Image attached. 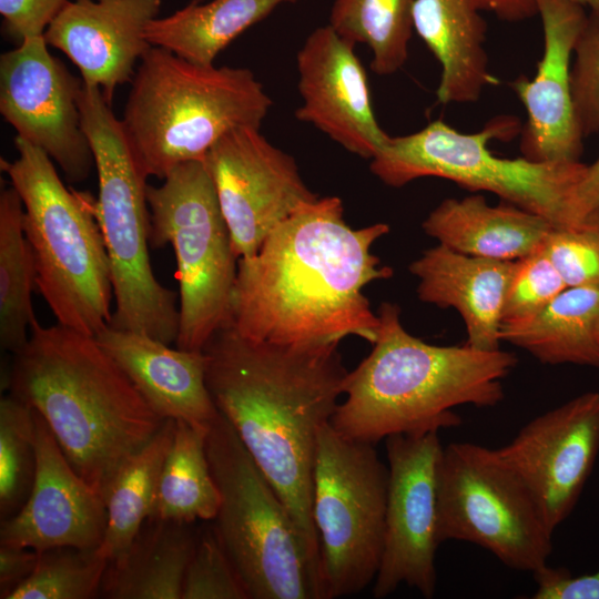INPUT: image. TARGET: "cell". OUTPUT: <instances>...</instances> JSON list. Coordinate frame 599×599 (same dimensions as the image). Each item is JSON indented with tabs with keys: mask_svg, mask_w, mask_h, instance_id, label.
Instances as JSON below:
<instances>
[{
	"mask_svg": "<svg viewBox=\"0 0 599 599\" xmlns=\"http://www.w3.org/2000/svg\"><path fill=\"white\" fill-rule=\"evenodd\" d=\"M386 223L354 229L338 196L302 204L237 262L232 327L282 345L338 344L357 336L372 345L379 317L364 288L393 275L372 252Z\"/></svg>",
	"mask_w": 599,
	"mask_h": 599,
	"instance_id": "6da1fadb",
	"label": "cell"
},
{
	"mask_svg": "<svg viewBox=\"0 0 599 599\" xmlns=\"http://www.w3.org/2000/svg\"><path fill=\"white\" fill-rule=\"evenodd\" d=\"M203 352L210 395L284 501L306 554L316 598L319 546L312 517L313 468L319 429L331 423L348 373L338 344L253 341L230 326L216 332Z\"/></svg>",
	"mask_w": 599,
	"mask_h": 599,
	"instance_id": "7a4b0ae2",
	"label": "cell"
},
{
	"mask_svg": "<svg viewBox=\"0 0 599 599\" xmlns=\"http://www.w3.org/2000/svg\"><path fill=\"white\" fill-rule=\"evenodd\" d=\"M7 384L42 416L70 465L102 498L165 422L94 336L37 318L13 354Z\"/></svg>",
	"mask_w": 599,
	"mask_h": 599,
	"instance_id": "3957f363",
	"label": "cell"
},
{
	"mask_svg": "<svg viewBox=\"0 0 599 599\" xmlns=\"http://www.w3.org/2000/svg\"><path fill=\"white\" fill-rule=\"evenodd\" d=\"M378 334L370 353L347 373L331 419L342 435L370 444L396 434L457 427L460 405L494 407L505 396L502 378L515 354L464 344L438 346L408 333L397 304L378 308Z\"/></svg>",
	"mask_w": 599,
	"mask_h": 599,
	"instance_id": "277c9868",
	"label": "cell"
},
{
	"mask_svg": "<svg viewBox=\"0 0 599 599\" xmlns=\"http://www.w3.org/2000/svg\"><path fill=\"white\" fill-rule=\"evenodd\" d=\"M272 103L246 68L197 64L152 45L133 75L121 123L142 172L163 180L175 166L203 160L227 133L261 128Z\"/></svg>",
	"mask_w": 599,
	"mask_h": 599,
	"instance_id": "5b68a950",
	"label": "cell"
},
{
	"mask_svg": "<svg viewBox=\"0 0 599 599\" xmlns=\"http://www.w3.org/2000/svg\"><path fill=\"white\" fill-rule=\"evenodd\" d=\"M18 158L1 170L18 192L35 284L58 324L95 336L111 322L110 260L95 202L67 189L53 161L16 136Z\"/></svg>",
	"mask_w": 599,
	"mask_h": 599,
	"instance_id": "8992f818",
	"label": "cell"
},
{
	"mask_svg": "<svg viewBox=\"0 0 599 599\" xmlns=\"http://www.w3.org/2000/svg\"><path fill=\"white\" fill-rule=\"evenodd\" d=\"M78 102L98 174L94 210L111 267L115 308L109 326L171 345L177 338L180 314L176 294L151 267L148 177L102 91L82 81Z\"/></svg>",
	"mask_w": 599,
	"mask_h": 599,
	"instance_id": "52a82bcc",
	"label": "cell"
},
{
	"mask_svg": "<svg viewBox=\"0 0 599 599\" xmlns=\"http://www.w3.org/2000/svg\"><path fill=\"white\" fill-rule=\"evenodd\" d=\"M520 131L519 121L508 115L490 120L476 133L436 120L414 133L389 136L369 169L388 186L428 176L446 179L470 191L494 193L554 226H573V192L587 165L500 158L489 150L490 140H510Z\"/></svg>",
	"mask_w": 599,
	"mask_h": 599,
	"instance_id": "ba28073f",
	"label": "cell"
},
{
	"mask_svg": "<svg viewBox=\"0 0 599 599\" xmlns=\"http://www.w3.org/2000/svg\"><path fill=\"white\" fill-rule=\"evenodd\" d=\"M150 243L170 244L179 281L180 349L203 352L232 326L237 262L231 234L204 160L182 163L159 186L148 185Z\"/></svg>",
	"mask_w": 599,
	"mask_h": 599,
	"instance_id": "9c48e42d",
	"label": "cell"
},
{
	"mask_svg": "<svg viewBox=\"0 0 599 599\" xmlns=\"http://www.w3.org/2000/svg\"><path fill=\"white\" fill-rule=\"evenodd\" d=\"M206 454L221 494L214 530L250 598H314L306 554L284 501L220 412Z\"/></svg>",
	"mask_w": 599,
	"mask_h": 599,
	"instance_id": "30bf717a",
	"label": "cell"
},
{
	"mask_svg": "<svg viewBox=\"0 0 599 599\" xmlns=\"http://www.w3.org/2000/svg\"><path fill=\"white\" fill-rule=\"evenodd\" d=\"M388 467L374 444L318 433L312 517L318 537L316 599L356 595L376 578L385 537Z\"/></svg>",
	"mask_w": 599,
	"mask_h": 599,
	"instance_id": "8fae6325",
	"label": "cell"
},
{
	"mask_svg": "<svg viewBox=\"0 0 599 599\" xmlns=\"http://www.w3.org/2000/svg\"><path fill=\"white\" fill-rule=\"evenodd\" d=\"M437 510L440 544H475L511 569L534 572L552 551L554 531L497 449L474 443L444 447Z\"/></svg>",
	"mask_w": 599,
	"mask_h": 599,
	"instance_id": "7c38bea8",
	"label": "cell"
},
{
	"mask_svg": "<svg viewBox=\"0 0 599 599\" xmlns=\"http://www.w3.org/2000/svg\"><path fill=\"white\" fill-rule=\"evenodd\" d=\"M388 488L384 549L373 595L385 598L402 583L425 598L436 591L438 469L444 446L438 432L385 438Z\"/></svg>",
	"mask_w": 599,
	"mask_h": 599,
	"instance_id": "4fadbf2b",
	"label": "cell"
},
{
	"mask_svg": "<svg viewBox=\"0 0 599 599\" xmlns=\"http://www.w3.org/2000/svg\"><path fill=\"white\" fill-rule=\"evenodd\" d=\"M81 87L49 52L43 35L1 54L0 113L17 136L41 149L70 183L83 182L94 166L78 102Z\"/></svg>",
	"mask_w": 599,
	"mask_h": 599,
	"instance_id": "5bb4252c",
	"label": "cell"
},
{
	"mask_svg": "<svg viewBox=\"0 0 599 599\" xmlns=\"http://www.w3.org/2000/svg\"><path fill=\"white\" fill-rule=\"evenodd\" d=\"M203 160L237 258L253 256L275 226L318 197L294 158L268 142L260 128L227 133Z\"/></svg>",
	"mask_w": 599,
	"mask_h": 599,
	"instance_id": "9a60e30c",
	"label": "cell"
},
{
	"mask_svg": "<svg viewBox=\"0 0 599 599\" xmlns=\"http://www.w3.org/2000/svg\"><path fill=\"white\" fill-rule=\"evenodd\" d=\"M497 451L555 531L576 507L599 455V393L581 394L537 416Z\"/></svg>",
	"mask_w": 599,
	"mask_h": 599,
	"instance_id": "2e32d148",
	"label": "cell"
},
{
	"mask_svg": "<svg viewBox=\"0 0 599 599\" xmlns=\"http://www.w3.org/2000/svg\"><path fill=\"white\" fill-rule=\"evenodd\" d=\"M354 48L329 24L308 34L296 57L302 104L295 116L370 160L389 135L376 120L367 75Z\"/></svg>",
	"mask_w": 599,
	"mask_h": 599,
	"instance_id": "e0dca14e",
	"label": "cell"
},
{
	"mask_svg": "<svg viewBox=\"0 0 599 599\" xmlns=\"http://www.w3.org/2000/svg\"><path fill=\"white\" fill-rule=\"evenodd\" d=\"M33 417L34 481L23 506L1 521L0 544L29 548L39 554L65 546L97 549L106 526L105 502L73 469L35 409Z\"/></svg>",
	"mask_w": 599,
	"mask_h": 599,
	"instance_id": "ac0fdd59",
	"label": "cell"
},
{
	"mask_svg": "<svg viewBox=\"0 0 599 599\" xmlns=\"http://www.w3.org/2000/svg\"><path fill=\"white\" fill-rule=\"evenodd\" d=\"M544 29V53L532 79L512 89L527 111L520 131L522 156L536 162H576L582 152L571 94L570 59L587 16L571 0H536Z\"/></svg>",
	"mask_w": 599,
	"mask_h": 599,
	"instance_id": "d6986e66",
	"label": "cell"
},
{
	"mask_svg": "<svg viewBox=\"0 0 599 599\" xmlns=\"http://www.w3.org/2000/svg\"><path fill=\"white\" fill-rule=\"evenodd\" d=\"M160 7L161 0H68L43 37L112 104L116 87L132 81L152 47L144 31Z\"/></svg>",
	"mask_w": 599,
	"mask_h": 599,
	"instance_id": "ffe728a7",
	"label": "cell"
},
{
	"mask_svg": "<svg viewBox=\"0 0 599 599\" xmlns=\"http://www.w3.org/2000/svg\"><path fill=\"white\" fill-rule=\"evenodd\" d=\"M94 337L161 418L210 426L219 415L206 386L204 352L111 326Z\"/></svg>",
	"mask_w": 599,
	"mask_h": 599,
	"instance_id": "44dd1931",
	"label": "cell"
},
{
	"mask_svg": "<svg viewBox=\"0 0 599 599\" xmlns=\"http://www.w3.org/2000/svg\"><path fill=\"white\" fill-rule=\"evenodd\" d=\"M516 261L467 255L443 244L409 265L422 302L454 308L463 317L467 341L483 351L499 349L502 308Z\"/></svg>",
	"mask_w": 599,
	"mask_h": 599,
	"instance_id": "7402d4cb",
	"label": "cell"
},
{
	"mask_svg": "<svg viewBox=\"0 0 599 599\" xmlns=\"http://www.w3.org/2000/svg\"><path fill=\"white\" fill-rule=\"evenodd\" d=\"M476 0H415L414 31L440 65L439 103L476 102L496 79L485 50L487 23Z\"/></svg>",
	"mask_w": 599,
	"mask_h": 599,
	"instance_id": "603a6c76",
	"label": "cell"
},
{
	"mask_svg": "<svg viewBox=\"0 0 599 599\" xmlns=\"http://www.w3.org/2000/svg\"><path fill=\"white\" fill-rule=\"evenodd\" d=\"M554 225L545 217L505 203L490 205L480 194L446 199L424 220V232L467 255L517 261L535 252Z\"/></svg>",
	"mask_w": 599,
	"mask_h": 599,
	"instance_id": "cb8c5ba5",
	"label": "cell"
},
{
	"mask_svg": "<svg viewBox=\"0 0 599 599\" xmlns=\"http://www.w3.org/2000/svg\"><path fill=\"white\" fill-rule=\"evenodd\" d=\"M196 539L190 524L146 520L130 548L109 562L100 595L109 599H182Z\"/></svg>",
	"mask_w": 599,
	"mask_h": 599,
	"instance_id": "d4e9b609",
	"label": "cell"
},
{
	"mask_svg": "<svg viewBox=\"0 0 599 599\" xmlns=\"http://www.w3.org/2000/svg\"><path fill=\"white\" fill-rule=\"evenodd\" d=\"M500 338L542 364L599 367V286L565 288L537 314L502 323Z\"/></svg>",
	"mask_w": 599,
	"mask_h": 599,
	"instance_id": "484cf974",
	"label": "cell"
},
{
	"mask_svg": "<svg viewBox=\"0 0 599 599\" xmlns=\"http://www.w3.org/2000/svg\"><path fill=\"white\" fill-rule=\"evenodd\" d=\"M301 0H211L191 2L165 18L149 22L144 35L153 47L190 62L214 64L236 37L265 19L278 6Z\"/></svg>",
	"mask_w": 599,
	"mask_h": 599,
	"instance_id": "4316f807",
	"label": "cell"
},
{
	"mask_svg": "<svg viewBox=\"0 0 599 599\" xmlns=\"http://www.w3.org/2000/svg\"><path fill=\"white\" fill-rule=\"evenodd\" d=\"M210 426L175 420L148 520L191 524L214 520L221 494L210 468L206 438Z\"/></svg>",
	"mask_w": 599,
	"mask_h": 599,
	"instance_id": "83f0119b",
	"label": "cell"
},
{
	"mask_svg": "<svg viewBox=\"0 0 599 599\" xmlns=\"http://www.w3.org/2000/svg\"><path fill=\"white\" fill-rule=\"evenodd\" d=\"M174 432L175 420L165 419L150 441L122 465L110 484L103 498L105 531L97 548L106 561L121 557L149 519Z\"/></svg>",
	"mask_w": 599,
	"mask_h": 599,
	"instance_id": "f1b7e54d",
	"label": "cell"
},
{
	"mask_svg": "<svg viewBox=\"0 0 599 599\" xmlns=\"http://www.w3.org/2000/svg\"><path fill=\"white\" fill-rule=\"evenodd\" d=\"M23 205L14 187L0 194V344L12 354L29 339L35 319L33 255L23 230Z\"/></svg>",
	"mask_w": 599,
	"mask_h": 599,
	"instance_id": "f546056e",
	"label": "cell"
},
{
	"mask_svg": "<svg viewBox=\"0 0 599 599\" xmlns=\"http://www.w3.org/2000/svg\"><path fill=\"white\" fill-rule=\"evenodd\" d=\"M415 0H334L328 24L347 42L366 44L370 68L392 75L408 59Z\"/></svg>",
	"mask_w": 599,
	"mask_h": 599,
	"instance_id": "4dcf8cb0",
	"label": "cell"
},
{
	"mask_svg": "<svg viewBox=\"0 0 599 599\" xmlns=\"http://www.w3.org/2000/svg\"><path fill=\"white\" fill-rule=\"evenodd\" d=\"M37 468L33 409L9 394L0 400V517L13 516L30 495Z\"/></svg>",
	"mask_w": 599,
	"mask_h": 599,
	"instance_id": "1f68e13d",
	"label": "cell"
},
{
	"mask_svg": "<svg viewBox=\"0 0 599 599\" xmlns=\"http://www.w3.org/2000/svg\"><path fill=\"white\" fill-rule=\"evenodd\" d=\"M109 561L97 549L55 547L39 554L32 573L7 599H91Z\"/></svg>",
	"mask_w": 599,
	"mask_h": 599,
	"instance_id": "d6a6232c",
	"label": "cell"
},
{
	"mask_svg": "<svg viewBox=\"0 0 599 599\" xmlns=\"http://www.w3.org/2000/svg\"><path fill=\"white\" fill-rule=\"evenodd\" d=\"M568 287L599 286V222L593 214L573 226H554L540 244Z\"/></svg>",
	"mask_w": 599,
	"mask_h": 599,
	"instance_id": "836d02e7",
	"label": "cell"
},
{
	"mask_svg": "<svg viewBox=\"0 0 599 599\" xmlns=\"http://www.w3.org/2000/svg\"><path fill=\"white\" fill-rule=\"evenodd\" d=\"M182 599H250L214 528L196 539L185 571Z\"/></svg>",
	"mask_w": 599,
	"mask_h": 599,
	"instance_id": "e575fe53",
	"label": "cell"
},
{
	"mask_svg": "<svg viewBox=\"0 0 599 599\" xmlns=\"http://www.w3.org/2000/svg\"><path fill=\"white\" fill-rule=\"evenodd\" d=\"M567 287L539 246L515 263L504 303L502 323L537 314Z\"/></svg>",
	"mask_w": 599,
	"mask_h": 599,
	"instance_id": "d590c367",
	"label": "cell"
},
{
	"mask_svg": "<svg viewBox=\"0 0 599 599\" xmlns=\"http://www.w3.org/2000/svg\"><path fill=\"white\" fill-rule=\"evenodd\" d=\"M571 94L583 136L599 131V12L591 11L575 47Z\"/></svg>",
	"mask_w": 599,
	"mask_h": 599,
	"instance_id": "8d00e7d4",
	"label": "cell"
},
{
	"mask_svg": "<svg viewBox=\"0 0 599 599\" xmlns=\"http://www.w3.org/2000/svg\"><path fill=\"white\" fill-rule=\"evenodd\" d=\"M68 0H0L6 32L20 43L41 37Z\"/></svg>",
	"mask_w": 599,
	"mask_h": 599,
	"instance_id": "74e56055",
	"label": "cell"
},
{
	"mask_svg": "<svg viewBox=\"0 0 599 599\" xmlns=\"http://www.w3.org/2000/svg\"><path fill=\"white\" fill-rule=\"evenodd\" d=\"M532 575L534 599H599V571L575 577L567 568L546 564Z\"/></svg>",
	"mask_w": 599,
	"mask_h": 599,
	"instance_id": "f35d334b",
	"label": "cell"
},
{
	"mask_svg": "<svg viewBox=\"0 0 599 599\" xmlns=\"http://www.w3.org/2000/svg\"><path fill=\"white\" fill-rule=\"evenodd\" d=\"M39 552L0 544V598L8 596L34 570Z\"/></svg>",
	"mask_w": 599,
	"mask_h": 599,
	"instance_id": "ab89813d",
	"label": "cell"
},
{
	"mask_svg": "<svg viewBox=\"0 0 599 599\" xmlns=\"http://www.w3.org/2000/svg\"><path fill=\"white\" fill-rule=\"evenodd\" d=\"M599 211V159L586 170L576 185L572 199L573 225Z\"/></svg>",
	"mask_w": 599,
	"mask_h": 599,
	"instance_id": "60d3db41",
	"label": "cell"
},
{
	"mask_svg": "<svg viewBox=\"0 0 599 599\" xmlns=\"http://www.w3.org/2000/svg\"><path fill=\"white\" fill-rule=\"evenodd\" d=\"M599 12V0H571ZM480 11H489L500 20L518 22L538 14L536 0H476Z\"/></svg>",
	"mask_w": 599,
	"mask_h": 599,
	"instance_id": "b9f144b4",
	"label": "cell"
},
{
	"mask_svg": "<svg viewBox=\"0 0 599 599\" xmlns=\"http://www.w3.org/2000/svg\"><path fill=\"white\" fill-rule=\"evenodd\" d=\"M595 215V217L597 219V221L599 222V211L592 213Z\"/></svg>",
	"mask_w": 599,
	"mask_h": 599,
	"instance_id": "7bdbcfd3",
	"label": "cell"
}]
</instances>
